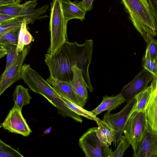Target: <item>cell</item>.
<instances>
[{
    "label": "cell",
    "mask_w": 157,
    "mask_h": 157,
    "mask_svg": "<svg viewBox=\"0 0 157 157\" xmlns=\"http://www.w3.org/2000/svg\"><path fill=\"white\" fill-rule=\"evenodd\" d=\"M21 78L31 90L43 96L56 107L58 114L64 117H69L76 122L82 123L83 120L81 116L67 106L59 94L29 64L25 63L23 65Z\"/></svg>",
    "instance_id": "cell-1"
},
{
    "label": "cell",
    "mask_w": 157,
    "mask_h": 157,
    "mask_svg": "<svg viewBox=\"0 0 157 157\" xmlns=\"http://www.w3.org/2000/svg\"><path fill=\"white\" fill-rule=\"evenodd\" d=\"M133 25L147 42L157 35L154 17L147 0H121Z\"/></svg>",
    "instance_id": "cell-2"
},
{
    "label": "cell",
    "mask_w": 157,
    "mask_h": 157,
    "mask_svg": "<svg viewBox=\"0 0 157 157\" xmlns=\"http://www.w3.org/2000/svg\"><path fill=\"white\" fill-rule=\"evenodd\" d=\"M61 2L62 0H53L51 2L49 24L50 42L47 53H55L65 42L67 41V22L66 21L63 15Z\"/></svg>",
    "instance_id": "cell-3"
},
{
    "label": "cell",
    "mask_w": 157,
    "mask_h": 157,
    "mask_svg": "<svg viewBox=\"0 0 157 157\" xmlns=\"http://www.w3.org/2000/svg\"><path fill=\"white\" fill-rule=\"evenodd\" d=\"M37 0H29L22 4L0 7V13L8 14L16 17H23L27 24H33L35 20L47 17L44 15L48 8V5L35 9Z\"/></svg>",
    "instance_id": "cell-4"
},
{
    "label": "cell",
    "mask_w": 157,
    "mask_h": 157,
    "mask_svg": "<svg viewBox=\"0 0 157 157\" xmlns=\"http://www.w3.org/2000/svg\"><path fill=\"white\" fill-rule=\"evenodd\" d=\"M145 111H134L130 116L123 133L132 147L136 157L146 130Z\"/></svg>",
    "instance_id": "cell-5"
},
{
    "label": "cell",
    "mask_w": 157,
    "mask_h": 157,
    "mask_svg": "<svg viewBox=\"0 0 157 157\" xmlns=\"http://www.w3.org/2000/svg\"><path fill=\"white\" fill-rule=\"evenodd\" d=\"M136 103L135 98L127 103L126 105L119 112L114 114L107 112L103 116L102 120L113 130L114 136L113 145L117 147L125 125L131 114L135 111Z\"/></svg>",
    "instance_id": "cell-6"
},
{
    "label": "cell",
    "mask_w": 157,
    "mask_h": 157,
    "mask_svg": "<svg viewBox=\"0 0 157 157\" xmlns=\"http://www.w3.org/2000/svg\"><path fill=\"white\" fill-rule=\"evenodd\" d=\"M97 128H89L79 139V146L86 157H112L113 151L109 146H101L97 136Z\"/></svg>",
    "instance_id": "cell-7"
},
{
    "label": "cell",
    "mask_w": 157,
    "mask_h": 157,
    "mask_svg": "<svg viewBox=\"0 0 157 157\" xmlns=\"http://www.w3.org/2000/svg\"><path fill=\"white\" fill-rule=\"evenodd\" d=\"M32 44L25 47L11 65L4 70L0 78V95L13 83L21 79L23 64L29 52Z\"/></svg>",
    "instance_id": "cell-8"
},
{
    "label": "cell",
    "mask_w": 157,
    "mask_h": 157,
    "mask_svg": "<svg viewBox=\"0 0 157 157\" xmlns=\"http://www.w3.org/2000/svg\"><path fill=\"white\" fill-rule=\"evenodd\" d=\"M21 111V109L13 106L1 124V127L10 132L28 136L32 131L23 117Z\"/></svg>",
    "instance_id": "cell-9"
},
{
    "label": "cell",
    "mask_w": 157,
    "mask_h": 157,
    "mask_svg": "<svg viewBox=\"0 0 157 157\" xmlns=\"http://www.w3.org/2000/svg\"><path fill=\"white\" fill-rule=\"evenodd\" d=\"M154 75L143 68L129 83L122 88L120 93L127 103L135 98L139 93L145 89L151 81Z\"/></svg>",
    "instance_id": "cell-10"
},
{
    "label": "cell",
    "mask_w": 157,
    "mask_h": 157,
    "mask_svg": "<svg viewBox=\"0 0 157 157\" xmlns=\"http://www.w3.org/2000/svg\"><path fill=\"white\" fill-rule=\"evenodd\" d=\"M150 93L145 107L147 129L157 135V76H154L150 85Z\"/></svg>",
    "instance_id": "cell-11"
},
{
    "label": "cell",
    "mask_w": 157,
    "mask_h": 157,
    "mask_svg": "<svg viewBox=\"0 0 157 157\" xmlns=\"http://www.w3.org/2000/svg\"><path fill=\"white\" fill-rule=\"evenodd\" d=\"M72 70L73 77L70 83L76 96L80 106L83 107L85 105L88 98L87 84L81 71L76 65L72 67Z\"/></svg>",
    "instance_id": "cell-12"
},
{
    "label": "cell",
    "mask_w": 157,
    "mask_h": 157,
    "mask_svg": "<svg viewBox=\"0 0 157 157\" xmlns=\"http://www.w3.org/2000/svg\"><path fill=\"white\" fill-rule=\"evenodd\" d=\"M136 157H157V135L146 130Z\"/></svg>",
    "instance_id": "cell-13"
},
{
    "label": "cell",
    "mask_w": 157,
    "mask_h": 157,
    "mask_svg": "<svg viewBox=\"0 0 157 157\" xmlns=\"http://www.w3.org/2000/svg\"><path fill=\"white\" fill-rule=\"evenodd\" d=\"M46 80L61 96L80 105L76 96L70 82L58 80L50 75Z\"/></svg>",
    "instance_id": "cell-14"
},
{
    "label": "cell",
    "mask_w": 157,
    "mask_h": 157,
    "mask_svg": "<svg viewBox=\"0 0 157 157\" xmlns=\"http://www.w3.org/2000/svg\"><path fill=\"white\" fill-rule=\"evenodd\" d=\"M61 6L66 21L77 19L82 21L85 19L86 13L78 5L77 1L71 2L70 0H62Z\"/></svg>",
    "instance_id": "cell-15"
},
{
    "label": "cell",
    "mask_w": 157,
    "mask_h": 157,
    "mask_svg": "<svg viewBox=\"0 0 157 157\" xmlns=\"http://www.w3.org/2000/svg\"><path fill=\"white\" fill-rule=\"evenodd\" d=\"M125 101L124 98L120 93L114 96L105 95L103 97L102 100L100 104L90 111L95 116L106 110H107V112H110L116 109Z\"/></svg>",
    "instance_id": "cell-16"
},
{
    "label": "cell",
    "mask_w": 157,
    "mask_h": 157,
    "mask_svg": "<svg viewBox=\"0 0 157 157\" xmlns=\"http://www.w3.org/2000/svg\"><path fill=\"white\" fill-rule=\"evenodd\" d=\"M96 122L98 126L96 134L101 146L104 147L111 145L114 139L112 129L98 118Z\"/></svg>",
    "instance_id": "cell-17"
},
{
    "label": "cell",
    "mask_w": 157,
    "mask_h": 157,
    "mask_svg": "<svg viewBox=\"0 0 157 157\" xmlns=\"http://www.w3.org/2000/svg\"><path fill=\"white\" fill-rule=\"evenodd\" d=\"M29 89L22 85L16 86L12 96L14 106L22 110L24 106L30 103L32 98L29 93Z\"/></svg>",
    "instance_id": "cell-18"
},
{
    "label": "cell",
    "mask_w": 157,
    "mask_h": 157,
    "mask_svg": "<svg viewBox=\"0 0 157 157\" xmlns=\"http://www.w3.org/2000/svg\"><path fill=\"white\" fill-rule=\"evenodd\" d=\"M25 19L23 17H17L0 24V35L19 30Z\"/></svg>",
    "instance_id": "cell-19"
},
{
    "label": "cell",
    "mask_w": 157,
    "mask_h": 157,
    "mask_svg": "<svg viewBox=\"0 0 157 157\" xmlns=\"http://www.w3.org/2000/svg\"><path fill=\"white\" fill-rule=\"evenodd\" d=\"M61 98L67 106L77 114L89 120L97 121L98 117L94 115L90 111L84 109L83 107L61 96Z\"/></svg>",
    "instance_id": "cell-20"
},
{
    "label": "cell",
    "mask_w": 157,
    "mask_h": 157,
    "mask_svg": "<svg viewBox=\"0 0 157 157\" xmlns=\"http://www.w3.org/2000/svg\"><path fill=\"white\" fill-rule=\"evenodd\" d=\"M151 91V86L147 87L135 97L136 103L135 111H145V107Z\"/></svg>",
    "instance_id": "cell-21"
},
{
    "label": "cell",
    "mask_w": 157,
    "mask_h": 157,
    "mask_svg": "<svg viewBox=\"0 0 157 157\" xmlns=\"http://www.w3.org/2000/svg\"><path fill=\"white\" fill-rule=\"evenodd\" d=\"M0 157H23L24 156L20 153L18 149L14 148L0 139Z\"/></svg>",
    "instance_id": "cell-22"
},
{
    "label": "cell",
    "mask_w": 157,
    "mask_h": 157,
    "mask_svg": "<svg viewBox=\"0 0 157 157\" xmlns=\"http://www.w3.org/2000/svg\"><path fill=\"white\" fill-rule=\"evenodd\" d=\"M142 65L144 68L150 71L154 76H157V61L154 62L151 60L147 48L143 57Z\"/></svg>",
    "instance_id": "cell-23"
},
{
    "label": "cell",
    "mask_w": 157,
    "mask_h": 157,
    "mask_svg": "<svg viewBox=\"0 0 157 157\" xmlns=\"http://www.w3.org/2000/svg\"><path fill=\"white\" fill-rule=\"evenodd\" d=\"M19 31L7 33L0 35V44H11L17 46Z\"/></svg>",
    "instance_id": "cell-24"
},
{
    "label": "cell",
    "mask_w": 157,
    "mask_h": 157,
    "mask_svg": "<svg viewBox=\"0 0 157 157\" xmlns=\"http://www.w3.org/2000/svg\"><path fill=\"white\" fill-rule=\"evenodd\" d=\"M3 45L6 50V62L5 69L6 70L11 65L19 55H17L16 52V46L11 44Z\"/></svg>",
    "instance_id": "cell-25"
},
{
    "label": "cell",
    "mask_w": 157,
    "mask_h": 157,
    "mask_svg": "<svg viewBox=\"0 0 157 157\" xmlns=\"http://www.w3.org/2000/svg\"><path fill=\"white\" fill-rule=\"evenodd\" d=\"M130 144L124 136H121L112 157H122Z\"/></svg>",
    "instance_id": "cell-26"
},
{
    "label": "cell",
    "mask_w": 157,
    "mask_h": 157,
    "mask_svg": "<svg viewBox=\"0 0 157 157\" xmlns=\"http://www.w3.org/2000/svg\"><path fill=\"white\" fill-rule=\"evenodd\" d=\"M151 60L155 62L157 61V40L154 37L150 36L146 42Z\"/></svg>",
    "instance_id": "cell-27"
},
{
    "label": "cell",
    "mask_w": 157,
    "mask_h": 157,
    "mask_svg": "<svg viewBox=\"0 0 157 157\" xmlns=\"http://www.w3.org/2000/svg\"><path fill=\"white\" fill-rule=\"evenodd\" d=\"M27 23L25 19L22 24L19 31L18 36V41L17 46L16 52L18 55L22 51L25 47L24 44L25 33L27 28Z\"/></svg>",
    "instance_id": "cell-28"
},
{
    "label": "cell",
    "mask_w": 157,
    "mask_h": 157,
    "mask_svg": "<svg viewBox=\"0 0 157 157\" xmlns=\"http://www.w3.org/2000/svg\"><path fill=\"white\" fill-rule=\"evenodd\" d=\"M94 0H82L77 1L78 5L86 12L90 11L93 8Z\"/></svg>",
    "instance_id": "cell-29"
},
{
    "label": "cell",
    "mask_w": 157,
    "mask_h": 157,
    "mask_svg": "<svg viewBox=\"0 0 157 157\" xmlns=\"http://www.w3.org/2000/svg\"><path fill=\"white\" fill-rule=\"evenodd\" d=\"M156 24L157 29V0H147Z\"/></svg>",
    "instance_id": "cell-30"
},
{
    "label": "cell",
    "mask_w": 157,
    "mask_h": 157,
    "mask_svg": "<svg viewBox=\"0 0 157 157\" xmlns=\"http://www.w3.org/2000/svg\"><path fill=\"white\" fill-rule=\"evenodd\" d=\"M22 0H0V7L20 4Z\"/></svg>",
    "instance_id": "cell-31"
},
{
    "label": "cell",
    "mask_w": 157,
    "mask_h": 157,
    "mask_svg": "<svg viewBox=\"0 0 157 157\" xmlns=\"http://www.w3.org/2000/svg\"><path fill=\"white\" fill-rule=\"evenodd\" d=\"M34 40V39L33 36L27 29L25 33L24 44L25 46L29 45Z\"/></svg>",
    "instance_id": "cell-32"
},
{
    "label": "cell",
    "mask_w": 157,
    "mask_h": 157,
    "mask_svg": "<svg viewBox=\"0 0 157 157\" xmlns=\"http://www.w3.org/2000/svg\"><path fill=\"white\" fill-rule=\"evenodd\" d=\"M16 17H17L12 15L0 13V24L4 23Z\"/></svg>",
    "instance_id": "cell-33"
},
{
    "label": "cell",
    "mask_w": 157,
    "mask_h": 157,
    "mask_svg": "<svg viewBox=\"0 0 157 157\" xmlns=\"http://www.w3.org/2000/svg\"><path fill=\"white\" fill-rule=\"evenodd\" d=\"M6 54V50L3 45L0 44V58L4 57Z\"/></svg>",
    "instance_id": "cell-34"
},
{
    "label": "cell",
    "mask_w": 157,
    "mask_h": 157,
    "mask_svg": "<svg viewBox=\"0 0 157 157\" xmlns=\"http://www.w3.org/2000/svg\"><path fill=\"white\" fill-rule=\"evenodd\" d=\"M52 127H50L47 129H46L44 132V134H47L49 133L51 131Z\"/></svg>",
    "instance_id": "cell-35"
}]
</instances>
